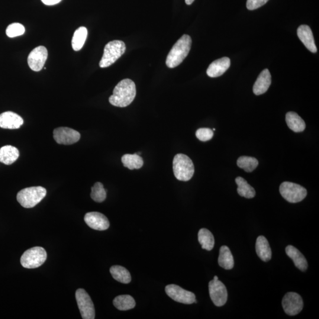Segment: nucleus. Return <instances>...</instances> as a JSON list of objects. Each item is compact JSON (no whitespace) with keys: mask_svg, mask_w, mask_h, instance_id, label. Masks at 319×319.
<instances>
[{"mask_svg":"<svg viewBox=\"0 0 319 319\" xmlns=\"http://www.w3.org/2000/svg\"><path fill=\"white\" fill-rule=\"evenodd\" d=\"M136 96V87L133 80L125 79L115 87L112 94L109 98V103L117 107L124 108L130 105Z\"/></svg>","mask_w":319,"mask_h":319,"instance_id":"f257e3e1","label":"nucleus"},{"mask_svg":"<svg viewBox=\"0 0 319 319\" xmlns=\"http://www.w3.org/2000/svg\"><path fill=\"white\" fill-rule=\"evenodd\" d=\"M192 46V38L189 35H183L174 44L167 55L166 65L169 68H174L181 64L188 55Z\"/></svg>","mask_w":319,"mask_h":319,"instance_id":"f03ea898","label":"nucleus"},{"mask_svg":"<svg viewBox=\"0 0 319 319\" xmlns=\"http://www.w3.org/2000/svg\"><path fill=\"white\" fill-rule=\"evenodd\" d=\"M173 169L174 175L180 181H189L195 173L194 164L192 160L183 154H177L174 157Z\"/></svg>","mask_w":319,"mask_h":319,"instance_id":"7ed1b4c3","label":"nucleus"},{"mask_svg":"<svg viewBox=\"0 0 319 319\" xmlns=\"http://www.w3.org/2000/svg\"><path fill=\"white\" fill-rule=\"evenodd\" d=\"M46 190L41 186L30 187L18 193L17 200L25 208H32L42 201L46 195Z\"/></svg>","mask_w":319,"mask_h":319,"instance_id":"20e7f679","label":"nucleus"},{"mask_svg":"<svg viewBox=\"0 0 319 319\" xmlns=\"http://www.w3.org/2000/svg\"><path fill=\"white\" fill-rule=\"evenodd\" d=\"M126 50V46L121 40H113L106 44L104 54L99 62L101 68L109 67L122 56Z\"/></svg>","mask_w":319,"mask_h":319,"instance_id":"39448f33","label":"nucleus"},{"mask_svg":"<svg viewBox=\"0 0 319 319\" xmlns=\"http://www.w3.org/2000/svg\"><path fill=\"white\" fill-rule=\"evenodd\" d=\"M46 259L47 253L44 248L35 247L25 251L21 257L20 263L24 268L33 269L42 265Z\"/></svg>","mask_w":319,"mask_h":319,"instance_id":"423d86ee","label":"nucleus"},{"mask_svg":"<svg viewBox=\"0 0 319 319\" xmlns=\"http://www.w3.org/2000/svg\"><path fill=\"white\" fill-rule=\"evenodd\" d=\"M280 192L284 199L293 204L302 201L308 194L304 187L289 182L282 183L280 186Z\"/></svg>","mask_w":319,"mask_h":319,"instance_id":"0eeeda50","label":"nucleus"},{"mask_svg":"<svg viewBox=\"0 0 319 319\" xmlns=\"http://www.w3.org/2000/svg\"><path fill=\"white\" fill-rule=\"evenodd\" d=\"M77 304L83 319H94L95 311L91 298L84 289H79L76 292Z\"/></svg>","mask_w":319,"mask_h":319,"instance_id":"6e6552de","label":"nucleus"},{"mask_svg":"<svg viewBox=\"0 0 319 319\" xmlns=\"http://www.w3.org/2000/svg\"><path fill=\"white\" fill-rule=\"evenodd\" d=\"M166 294L177 302L185 305L196 304V296L194 293L186 291L175 285H170L166 287Z\"/></svg>","mask_w":319,"mask_h":319,"instance_id":"1a4fd4ad","label":"nucleus"},{"mask_svg":"<svg viewBox=\"0 0 319 319\" xmlns=\"http://www.w3.org/2000/svg\"><path fill=\"white\" fill-rule=\"evenodd\" d=\"M284 311L289 316L297 315L304 308V301L298 293L290 292L284 296L282 301Z\"/></svg>","mask_w":319,"mask_h":319,"instance_id":"9d476101","label":"nucleus"},{"mask_svg":"<svg viewBox=\"0 0 319 319\" xmlns=\"http://www.w3.org/2000/svg\"><path fill=\"white\" fill-rule=\"evenodd\" d=\"M209 292L211 299L216 306L221 307L226 304L228 292L224 284L220 280H212L209 283Z\"/></svg>","mask_w":319,"mask_h":319,"instance_id":"9b49d317","label":"nucleus"},{"mask_svg":"<svg viewBox=\"0 0 319 319\" xmlns=\"http://www.w3.org/2000/svg\"><path fill=\"white\" fill-rule=\"evenodd\" d=\"M53 138L59 144L71 145L78 142L80 138L78 131L68 127L57 128L53 131Z\"/></svg>","mask_w":319,"mask_h":319,"instance_id":"f8f14e48","label":"nucleus"},{"mask_svg":"<svg viewBox=\"0 0 319 319\" xmlns=\"http://www.w3.org/2000/svg\"><path fill=\"white\" fill-rule=\"evenodd\" d=\"M47 56L48 52L46 47L42 46L35 47L28 56L29 67L35 72H38L43 69Z\"/></svg>","mask_w":319,"mask_h":319,"instance_id":"ddd939ff","label":"nucleus"},{"mask_svg":"<svg viewBox=\"0 0 319 319\" xmlns=\"http://www.w3.org/2000/svg\"><path fill=\"white\" fill-rule=\"evenodd\" d=\"M84 221L89 227L97 231H105L109 227V222L104 215L98 212L87 213Z\"/></svg>","mask_w":319,"mask_h":319,"instance_id":"4468645a","label":"nucleus"},{"mask_svg":"<svg viewBox=\"0 0 319 319\" xmlns=\"http://www.w3.org/2000/svg\"><path fill=\"white\" fill-rule=\"evenodd\" d=\"M24 121L20 115L13 112L7 111L0 114V127L14 130L20 128Z\"/></svg>","mask_w":319,"mask_h":319,"instance_id":"2eb2a0df","label":"nucleus"},{"mask_svg":"<svg viewBox=\"0 0 319 319\" xmlns=\"http://www.w3.org/2000/svg\"><path fill=\"white\" fill-rule=\"evenodd\" d=\"M231 66L230 58L224 57L213 62L208 67L206 73L211 78H217L226 72Z\"/></svg>","mask_w":319,"mask_h":319,"instance_id":"dca6fc26","label":"nucleus"},{"mask_svg":"<svg viewBox=\"0 0 319 319\" xmlns=\"http://www.w3.org/2000/svg\"><path fill=\"white\" fill-rule=\"evenodd\" d=\"M298 35L300 40L309 51L312 53L317 52L318 50L315 43L314 35L309 25H301L298 29Z\"/></svg>","mask_w":319,"mask_h":319,"instance_id":"f3484780","label":"nucleus"},{"mask_svg":"<svg viewBox=\"0 0 319 319\" xmlns=\"http://www.w3.org/2000/svg\"><path fill=\"white\" fill-rule=\"evenodd\" d=\"M272 83V76L269 69L262 71L258 77L253 86V92L256 95H260L266 93Z\"/></svg>","mask_w":319,"mask_h":319,"instance_id":"a211bd4d","label":"nucleus"},{"mask_svg":"<svg viewBox=\"0 0 319 319\" xmlns=\"http://www.w3.org/2000/svg\"><path fill=\"white\" fill-rule=\"evenodd\" d=\"M286 252L288 255L294 262L295 266L300 270L305 272L307 270L308 263L306 258L300 252V251L295 247L289 246L286 248Z\"/></svg>","mask_w":319,"mask_h":319,"instance_id":"6ab92c4d","label":"nucleus"},{"mask_svg":"<svg viewBox=\"0 0 319 319\" xmlns=\"http://www.w3.org/2000/svg\"><path fill=\"white\" fill-rule=\"evenodd\" d=\"M256 250L258 256L263 262H267L272 259V250L268 241L264 236H259L257 238Z\"/></svg>","mask_w":319,"mask_h":319,"instance_id":"aec40b11","label":"nucleus"},{"mask_svg":"<svg viewBox=\"0 0 319 319\" xmlns=\"http://www.w3.org/2000/svg\"><path fill=\"white\" fill-rule=\"evenodd\" d=\"M20 156L18 150L17 148L9 146H3L0 149V162L10 165L14 163Z\"/></svg>","mask_w":319,"mask_h":319,"instance_id":"412c9836","label":"nucleus"},{"mask_svg":"<svg viewBox=\"0 0 319 319\" xmlns=\"http://www.w3.org/2000/svg\"><path fill=\"white\" fill-rule=\"evenodd\" d=\"M286 123L290 129L296 133H301L305 130L306 124L304 120L295 112H289L286 116Z\"/></svg>","mask_w":319,"mask_h":319,"instance_id":"4be33fe9","label":"nucleus"},{"mask_svg":"<svg viewBox=\"0 0 319 319\" xmlns=\"http://www.w3.org/2000/svg\"><path fill=\"white\" fill-rule=\"evenodd\" d=\"M218 264L222 268L231 270L234 266V260L230 248L227 246H222L218 258Z\"/></svg>","mask_w":319,"mask_h":319,"instance_id":"5701e85b","label":"nucleus"},{"mask_svg":"<svg viewBox=\"0 0 319 319\" xmlns=\"http://www.w3.org/2000/svg\"><path fill=\"white\" fill-rule=\"evenodd\" d=\"M238 185L237 192L242 197L247 199H251L255 197L256 193L255 189L252 186L248 184L246 180L243 177H238L235 179Z\"/></svg>","mask_w":319,"mask_h":319,"instance_id":"b1692460","label":"nucleus"},{"mask_svg":"<svg viewBox=\"0 0 319 319\" xmlns=\"http://www.w3.org/2000/svg\"><path fill=\"white\" fill-rule=\"evenodd\" d=\"M198 241L202 249L211 251L215 246L214 235L207 229L202 228L198 233Z\"/></svg>","mask_w":319,"mask_h":319,"instance_id":"393cba45","label":"nucleus"},{"mask_svg":"<svg viewBox=\"0 0 319 319\" xmlns=\"http://www.w3.org/2000/svg\"><path fill=\"white\" fill-rule=\"evenodd\" d=\"M121 161L124 167L130 170L139 169L144 164L143 158L137 153L125 154L122 157Z\"/></svg>","mask_w":319,"mask_h":319,"instance_id":"a878e982","label":"nucleus"},{"mask_svg":"<svg viewBox=\"0 0 319 319\" xmlns=\"http://www.w3.org/2000/svg\"><path fill=\"white\" fill-rule=\"evenodd\" d=\"M113 304L118 310L125 311L134 308L135 302L130 295H121L114 299Z\"/></svg>","mask_w":319,"mask_h":319,"instance_id":"bb28decb","label":"nucleus"},{"mask_svg":"<svg viewBox=\"0 0 319 319\" xmlns=\"http://www.w3.org/2000/svg\"><path fill=\"white\" fill-rule=\"evenodd\" d=\"M110 273L112 277L117 282L128 284L131 281L130 272L124 267L120 266H114L111 267Z\"/></svg>","mask_w":319,"mask_h":319,"instance_id":"cd10ccee","label":"nucleus"},{"mask_svg":"<svg viewBox=\"0 0 319 319\" xmlns=\"http://www.w3.org/2000/svg\"><path fill=\"white\" fill-rule=\"evenodd\" d=\"M87 35H88V30L85 27H80L77 29L72 40V46L73 49L75 51H79L82 49L84 45Z\"/></svg>","mask_w":319,"mask_h":319,"instance_id":"c85d7f7f","label":"nucleus"},{"mask_svg":"<svg viewBox=\"0 0 319 319\" xmlns=\"http://www.w3.org/2000/svg\"><path fill=\"white\" fill-rule=\"evenodd\" d=\"M237 165L247 172H252L259 165V161L254 157L241 156L237 160Z\"/></svg>","mask_w":319,"mask_h":319,"instance_id":"c756f323","label":"nucleus"},{"mask_svg":"<svg viewBox=\"0 0 319 319\" xmlns=\"http://www.w3.org/2000/svg\"><path fill=\"white\" fill-rule=\"evenodd\" d=\"M91 197L96 202H104L106 198V192L101 183L96 182L91 189Z\"/></svg>","mask_w":319,"mask_h":319,"instance_id":"7c9ffc66","label":"nucleus"},{"mask_svg":"<svg viewBox=\"0 0 319 319\" xmlns=\"http://www.w3.org/2000/svg\"><path fill=\"white\" fill-rule=\"evenodd\" d=\"M25 33V28L22 24L15 22L9 24L6 29V34L10 38L20 36Z\"/></svg>","mask_w":319,"mask_h":319,"instance_id":"2f4dec72","label":"nucleus"},{"mask_svg":"<svg viewBox=\"0 0 319 319\" xmlns=\"http://www.w3.org/2000/svg\"><path fill=\"white\" fill-rule=\"evenodd\" d=\"M196 136L200 141H207L211 140L214 136V131L210 128H199L196 132Z\"/></svg>","mask_w":319,"mask_h":319,"instance_id":"473e14b6","label":"nucleus"},{"mask_svg":"<svg viewBox=\"0 0 319 319\" xmlns=\"http://www.w3.org/2000/svg\"><path fill=\"white\" fill-rule=\"evenodd\" d=\"M269 0H247V7L250 10H254L265 5Z\"/></svg>","mask_w":319,"mask_h":319,"instance_id":"72a5a7b5","label":"nucleus"},{"mask_svg":"<svg viewBox=\"0 0 319 319\" xmlns=\"http://www.w3.org/2000/svg\"><path fill=\"white\" fill-rule=\"evenodd\" d=\"M62 0H41L43 4L47 5H53L58 4Z\"/></svg>","mask_w":319,"mask_h":319,"instance_id":"f704fd0d","label":"nucleus"},{"mask_svg":"<svg viewBox=\"0 0 319 319\" xmlns=\"http://www.w3.org/2000/svg\"><path fill=\"white\" fill-rule=\"evenodd\" d=\"M195 0H185V2L186 4L191 5L192 4L193 2H194Z\"/></svg>","mask_w":319,"mask_h":319,"instance_id":"c9c22d12","label":"nucleus"},{"mask_svg":"<svg viewBox=\"0 0 319 319\" xmlns=\"http://www.w3.org/2000/svg\"><path fill=\"white\" fill-rule=\"evenodd\" d=\"M213 280H215V281H217V280H219V279H218V276H215L214 277V279H213Z\"/></svg>","mask_w":319,"mask_h":319,"instance_id":"e433bc0d","label":"nucleus"},{"mask_svg":"<svg viewBox=\"0 0 319 319\" xmlns=\"http://www.w3.org/2000/svg\"><path fill=\"white\" fill-rule=\"evenodd\" d=\"M213 131H215V128L213 129Z\"/></svg>","mask_w":319,"mask_h":319,"instance_id":"4c0bfd02","label":"nucleus"}]
</instances>
